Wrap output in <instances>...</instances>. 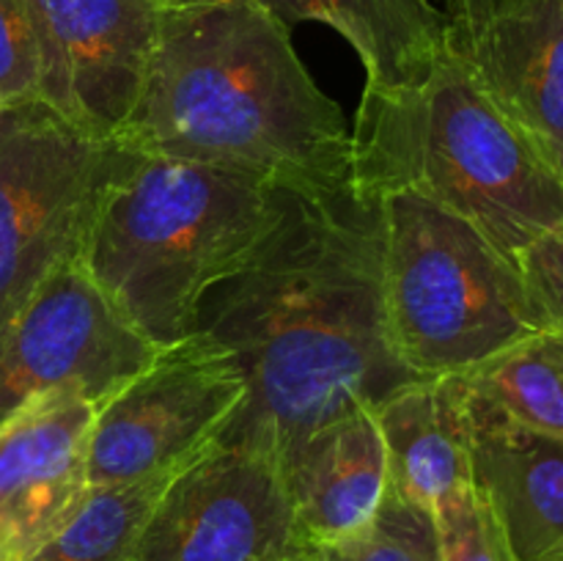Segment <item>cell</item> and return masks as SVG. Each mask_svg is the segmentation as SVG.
Returning a JSON list of instances; mask_svg holds the SVG:
<instances>
[{"instance_id":"obj_7","label":"cell","mask_w":563,"mask_h":561,"mask_svg":"<svg viewBox=\"0 0 563 561\" xmlns=\"http://www.w3.org/2000/svg\"><path fill=\"white\" fill-rule=\"evenodd\" d=\"M245 399L234 355L196 330L159 346L141 374L97 410L88 440V487L137 482L190 465Z\"/></svg>"},{"instance_id":"obj_25","label":"cell","mask_w":563,"mask_h":561,"mask_svg":"<svg viewBox=\"0 0 563 561\" xmlns=\"http://www.w3.org/2000/svg\"><path fill=\"white\" fill-rule=\"evenodd\" d=\"M550 561H563V550H561V553H555L553 559H550Z\"/></svg>"},{"instance_id":"obj_16","label":"cell","mask_w":563,"mask_h":561,"mask_svg":"<svg viewBox=\"0 0 563 561\" xmlns=\"http://www.w3.org/2000/svg\"><path fill=\"white\" fill-rule=\"evenodd\" d=\"M388 462V487L434 509L471 482L462 380L429 377L405 385L374 410Z\"/></svg>"},{"instance_id":"obj_10","label":"cell","mask_w":563,"mask_h":561,"mask_svg":"<svg viewBox=\"0 0 563 561\" xmlns=\"http://www.w3.org/2000/svg\"><path fill=\"white\" fill-rule=\"evenodd\" d=\"M38 38V99L115 138L143 91L159 9L148 0H27Z\"/></svg>"},{"instance_id":"obj_11","label":"cell","mask_w":563,"mask_h":561,"mask_svg":"<svg viewBox=\"0 0 563 561\" xmlns=\"http://www.w3.org/2000/svg\"><path fill=\"white\" fill-rule=\"evenodd\" d=\"M97 410L75 391H49L0 424V561H25L82 504Z\"/></svg>"},{"instance_id":"obj_2","label":"cell","mask_w":563,"mask_h":561,"mask_svg":"<svg viewBox=\"0 0 563 561\" xmlns=\"http://www.w3.org/2000/svg\"><path fill=\"white\" fill-rule=\"evenodd\" d=\"M124 148L258 176L291 193L352 182V130L313 82L289 28L256 0L159 11Z\"/></svg>"},{"instance_id":"obj_15","label":"cell","mask_w":563,"mask_h":561,"mask_svg":"<svg viewBox=\"0 0 563 561\" xmlns=\"http://www.w3.org/2000/svg\"><path fill=\"white\" fill-rule=\"evenodd\" d=\"M286 28L317 20L335 28L366 66V88L418 86L449 50V22L434 0H256Z\"/></svg>"},{"instance_id":"obj_18","label":"cell","mask_w":563,"mask_h":561,"mask_svg":"<svg viewBox=\"0 0 563 561\" xmlns=\"http://www.w3.org/2000/svg\"><path fill=\"white\" fill-rule=\"evenodd\" d=\"M179 471L91 487L75 515L25 561H132L154 504Z\"/></svg>"},{"instance_id":"obj_13","label":"cell","mask_w":563,"mask_h":561,"mask_svg":"<svg viewBox=\"0 0 563 561\" xmlns=\"http://www.w3.org/2000/svg\"><path fill=\"white\" fill-rule=\"evenodd\" d=\"M449 42L563 179V0H511L487 25Z\"/></svg>"},{"instance_id":"obj_5","label":"cell","mask_w":563,"mask_h":561,"mask_svg":"<svg viewBox=\"0 0 563 561\" xmlns=\"http://www.w3.org/2000/svg\"><path fill=\"white\" fill-rule=\"evenodd\" d=\"M390 344L421 377H456L539 333L515 258L482 231L410 193L379 198Z\"/></svg>"},{"instance_id":"obj_19","label":"cell","mask_w":563,"mask_h":561,"mask_svg":"<svg viewBox=\"0 0 563 561\" xmlns=\"http://www.w3.org/2000/svg\"><path fill=\"white\" fill-rule=\"evenodd\" d=\"M317 561H440L434 509L388 487L372 522L355 537L317 550Z\"/></svg>"},{"instance_id":"obj_9","label":"cell","mask_w":563,"mask_h":561,"mask_svg":"<svg viewBox=\"0 0 563 561\" xmlns=\"http://www.w3.org/2000/svg\"><path fill=\"white\" fill-rule=\"evenodd\" d=\"M132 561H317V556L297 534L278 462L214 443L159 495Z\"/></svg>"},{"instance_id":"obj_1","label":"cell","mask_w":563,"mask_h":561,"mask_svg":"<svg viewBox=\"0 0 563 561\" xmlns=\"http://www.w3.org/2000/svg\"><path fill=\"white\" fill-rule=\"evenodd\" d=\"M286 193L280 223L201 302L198 330L234 355L245 399L218 438L284 471L317 429L418 383L383 300V201L350 185Z\"/></svg>"},{"instance_id":"obj_12","label":"cell","mask_w":563,"mask_h":561,"mask_svg":"<svg viewBox=\"0 0 563 561\" xmlns=\"http://www.w3.org/2000/svg\"><path fill=\"white\" fill-rule=\"evenodd\" d=\"M462 394L471 484L506 561H550L563 550V438L511 421L465 383Z\"/></svg>"},{"instance_id":"obj_23","label":"cell","mask_w":563,"mask_h":561,"mask_svg":"<svg viewBox=\"0 0 563 561\" xmlns=\"http://www.w3.org/2000/svg\"><path fill=\"white\" fill-rule=\"evenodd\" d=\"M434 3L449 22V36L460 38L487 25L511 0H434Z\"/></svg>"},{"instance_id":"obj_21","label":"cell","mask_w":563,"mask_h":561,"mask_svg":"<svg viewBox=\"0 0 563 561\" xmlns=\"http://www.w3.org/2000/svg\"><path fill=\"white\" fill-rule=\"evenodd\" d=\"M38 99V38L27 0H0V108Z\"/></svg>"},{"instance_id":"obj_14","label":"cell","mask_w":563,"mask_h":561,"mask_svg":"<svg viewBox=\"0 0 563 561\" xmlns=\"http://www.w3.org/2000/svg\"><path fill=\"white\" fill-rule=\"evenodd\" d=\"M286 493L308 550L330 548L372 522L388 493V462L374 410L317 429L284 465Z\"/></svg>"},{"instance_id":"obj_4","label":"cell","mask_w":563,"mask_h":561,"mask_svg":"<svg viewBox=\"0 0 563 561\" xmlns=\"http://www.w3.org/2000/svg\"><path fill=\"white\" fill-rule=\"evenodd\" d=\"M352 185L421 196L520 256L563 226V179L451 47L418 86L366 88L352 130Z\"/></svg>"},{"instance_id":"obj_3","label":"cell","mask_w":563,"mask_h":561,"mask_svg":"<svg viewBox=\"0 0 563 561\" xmlns=\"http://www.w3.org/2000/svg\"><path fill=\"white\" fill-rule=\"evenodd\" d=\"M284 209V187L258 176L130 152L80 262L143 339L168 346L196 333L203 297L251 262Z\"/></svg>"},{"instance_id":"obj_22","label":"cell","mask_w":563,"mask_h":561,"mask_svg":"<svg viewBox=\"0 0 563 561\" xmlns=\"http://www.w3.org/2000/svg\"><path fill=\"white\" fill-rule=\"evenodd\" d=\"M515 262L542 330L563 336V226L537 237Z\"/></svg>"},{"instance_id":"obj_8","label":"cell","mask_w":563,"mask_h":561,"mask_svg":"<svg viewBox=\"0 0 563 561\" xmlns=\"http://www.w3.org/2000/svg\"><path fill=\"white\" fill-rule=\"evenodd\" d=\"M157 350L121 317L80 258L60 264L0 339V424L49 391H75L102 407Z\"/></svg>"},{"instance_id":"obj_20","label":"cell","mask_w":563,"mask_h":561,"mask_svg":"<svg viewBox=\"0 0 563 561\" xmlns=\"http://www.w3.org/2000/svg\"><path fill=\"white\" fill-rule=\"evenodd\" d=\"M440 561H506L493 520L473 484H462L434 506Z\"/></svg>"},{"instance_id":"obj_6","label":"cell","mask_w":563,"mask_h":561,"mask_svg":"<svg viewBox=\"0 0 563 561\" xmlns=\"http://www.w3.org/2000/svg\"><path fill=\"white\" fill-rule=\"evenodd\" d=\"M130 148L42 99L0 108V339L53 270L82 256Z\"/></svg>"},{"instance_id":"obj_17","label":"cell","mask_w":563,"mask_h":561,"mask_svg":"<svg viewBox=\"0 0 563 561\" xmlns=\"http://www.w3.org/2000/svg\"><path fill=\"white\" fill-rule=\"evenodd\" d=\"M462 383L511 421L563 438V336L539 330L482 366L460 374Z\"/></svg>"},{"instance_id":"obj_24","label":"cell","mask_w":563,"mask_h":561,"mask_svg":"<svg viewBox=\"0 0 563 561\" xmlns=\"http://www.w3.org/2000/svg\"><path fill=\"white\" fill-rule=\"evenodd\" d=\"M148 3L159 11H170V9H181V6H192L198 3V0H148Z\"/></svg>"}]
</instances>
